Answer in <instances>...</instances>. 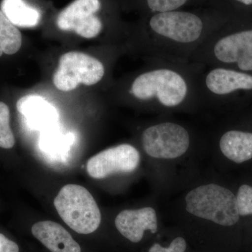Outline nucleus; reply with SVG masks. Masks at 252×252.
Here are the masks:
<instances>
[{
  "instance_id": "nucleus-16",
  "label": "nucleus",
  "mask_w": 252,
  "mask_h": 252,
  "mask_svg": "<svg viewBox=\"0 0 252 252\" xmlns=\"http://www.w3.org/2000/svg\"><path fill=\"white\" fill-rule=\"evenodd\" d=\"M22 46V35L0 10V57L3 54H16Z\"/></svg>"
},
{
  "instance_id": "nucleus-10",
  "label": "nucleus",
  "mask_w": 252,
  "mask_h": 252,
  "mask_svg": "<svg viewBox=\"0 0 252 252\" xmlns=\"http://www.w3.org/2000/svg\"><path fill=\"white\" fill-rule=\"evenodd\" d=\"M202 95L221 97L239 91H252V75L224 67H212L200 78Z\"/></svg>"
},
{
  "instance_id": "nucleus-1",
  "label": "nucleus",
  "mask_w": 252,
  "mask_h": 252,
  "mask_svg": "<svg viewBox=\"0 0 252 252\" xmlns=\"http://www.w3.org/2000/svg\"><path fill=\"white\" fill-rule=\"evenodd\" d=\"M149 26L154 36L157 60L183 63L210 36L203 20L190 11L176 10L154 14Z\"/></svg>"
},
{
  "instance_id": "nucleus-7",
  "label": "nucleus",
  "mask_w": 252,
  "mask_h": 252,
  "mask_svg": "<svg viewBox=\"0 0 252 252\" xmlns=\"http://www.w3.org/2000/svg\"><path fill=\"white\" fill-rule=\"evenodd\" d=\"M190 135L180 124L163 122L150 126L142 135V147L149 157L175 159L182 157L190 146Z\"/></svg>"
},
{
  "instance_id": "nucleus-20",
  "label": "nucleus",
  "mask_w": 252,
  "mask_h": 252,
  "mask_svg": "<svg viewBox=\"0 0 252 252\" xmlns=\"http://www.w3.org/2000/svg\"><path fill=\"white\" fill-rule=\"evenodd\" d=\"M187 243L183 238L178 237L170 243L168 248H163L159 244H154L149 249V252H185Z\"/></svg>"
},
{
  "instance_id": "nucleus-21",
  "label": "nucleus",
  "mask_w": 252,
  "mask_h": 252,
  "mask_svg": "<svg viewBox=\"0 0 252 252\" xmlns=\"http://www.w3.org/2000/svg\"><path fill=\"white\" fill-rule=\"evenodd\" d=\"M0 252H19L17 244L0 233Z\"/></svg>"
},
{
  "instance_id": "nucleus-2",
  "label": "nucleus",
  "mask_w": 252,
  "mask_h": 252,
  "mask_svg": "<svg viewBox=\"0 0 252 252\" xmlns=\"http://www.w3.org/2000/svg\"><path fill=\"white\" fill-rule=\"evenodd\" d=\"M162 62L135 78L130 89L135 98L175 108L192 95H202L200 78H194L183 63Z\"/></svg>"
},
{
  "instance_id": "nucleus-6",
  "label": "nucleus",
  "mask_w": 252,
  "mask_h": 252,
  "mask_svg": "<svg viewBox=\"0 0 252 252\" xmlns=\"http://www.w3.org/2000/svg\"><path fill=\"white\" fill-rule=\"evenodd\" d=\"M104 67L101 61L84 53L70 51L60 58L53 82L59 90L69 92L80 85L93 86L102 80Z\"/></svg>"
},
{
  "instance_id": "nucleus-18",
  "label": "nucleus",
  "mask_w": 252,
  "mask_h": 252,
  "mask_svg": "<svg viewBox=\"0 0 252 252\" xmlns=\"http://www.w3.org/2000/svg\"><path fill=\"white\" fill-rule=\"evenodd\" d=\"M235 195L240 219L252 217V185H240Z\"/></svg>"
},
{
  "instance_id": "nucleus-13",
  "label": "nucleus",
  "mask_w": 252,
  "mask_h": 252,
  "mask_svg": "<svg viewBox=\"0 0 252 252\" xmlns=\"http://www.w3.org/2000/svg\"><path fill=\"white\" fill-rule=\"evenodd\" d=\"M220 152L235 164L252 160V132L230 130L224 132L220 140Z\"/></svg>"
},
{
  "instance_id": "nucleus-22",
  "label": "nucleus",
  "mask_w": 252,
  "mask_h": 252,
  "mask_svg": "<svg viewBox=\"0 0 252 252\" xmlns=\"http://www.w3.org/2000/svg\"><path fill=\"white\" fill-rule=\"evenodd\" d=\"M239 2L245 5H252V0H237Z\"/></svg>"
},
{
  "instance_id": "nucleus-4",
  "label": "nucleus",
  "mask_w": 252,
  "mask_h": 252,
  "mask_svg": "<svg viewBox=\"0 0 252 252\" xmlns=\"http://www.w3.org/2000/svg\"><path fill=\"white\" fill-rule=\"evenodd\" d=\"M54 206L63 221L79 234L94 233L100 225L98 205L82 186H64L54 199Z\"/></svg>"
},
{
  "instance_id": "nucleus-3",
  "label": "nucleus",
  "mask_w": 252,
  "mask_h": 252,
  "mask_svg": "<svg viewBox=\"0 0 252 252\" xmlns=\"http://www.w3.org/2000/svg\"><path fill=\"white\" fill-rule=\"evenodd\" d=\"M185 202L186 210L190 215L221 226H235L241 220L235 193L222 186H200L189 192Z\"/></svg>"
},
{
  "instance_id": "nucleus-14",
  "label": "nucleus",
  "mask_w": 252,
  "mask_h": 252,
  "mask_svg": "<svg viewBox=\"0 0 252 252\" xmlns=\"http://www.w3.org/2000/svg\"><path fill=\"white\" fill-rule=\"evenodd\" d=\"M16 107L30 125L36 128L55 122L57 117L54 107L40 96H24L18 101Z\"/></svg>"
},
{
  "instance_id": "nucleus-8",
  "label": "nucleus",
  "mask_w": 252,
  "mask_h": 252,
  "mask_svg": "<svg viewBox=\"0 0 252 252\" xmlns=\"http://www.w3.org/2000/svg\"><path fill=\"white\" fill-rule=\"evenodd\" d=\"M140 162V154L133 146L123 144L111 147L89 159L86 165L88 174L100 180L117 173L135 171Z\"/></svg>"
},
{
  "instance_id": "nucleus-11",
  "label": "nucleus",
  "mask_w": 252,
  "mask_h": 252,
  "mask_svg": "<svg viewBox=\"0 0 252 252\" xmlns=\"http://www.w3.org/2000/svg\"><path fill=\"white\" fill-rule=\"evenodd\" d=\"M115 225L124 238L132 243H139L143 238L146 230L157 233V212L149 207L138 210H125L117 215Z\"/></svg>"
},
{
  "instance_id": "nucleus-17",
  "label": "nucleus",
  "mask_w": 252,
  "mask_h": 252,
  "mask_svg": "<svg viewBox=\"0 0 252 252\" xmlns=\"http://www.w3.org/2000/svg\"><path fill=\"white\" fill-rule=\"evenodd\" d=\"M15 145V137L10 126V111L4 102H0V147L9 149Z\"/></svg>"
},
{
  "instance_id": "nucleus-19",
  "label": "nucleus",
  "mask_w": 252,
  "mask_h": 252,
  "mask_svg": "<svg viewBox=\"0 0 252 252\" xmlns=\"http://www.w3.org/2000/svg\"><path fill=\"white\" fill-rule=\"evenodd\" d=\"M147 6L154 14L168 12L180 9L188 0H146Z\"/></svg>"
},
{
  "instance_id": "nucleus-15",
  "label": "nucleus",
  "mask_w": 252,
  "mask_h": 252,
  "mask_svg": "<svg viewBox=\"0 0 252 252\" xmlns=\"http://www.w3.org/2000/svg\"><path fill=\"white\" fill-rule=\"evenodd\" d=\"M1 11L18 27L32 28L40 21L39 11L28 6L23 0H3Z\"/></svg>"
},
{
  "instance_id": "nucleus-9",
  "label": "nucleus",
  "mask_w": 252,
  "mask_h": 252,
  "mask_svg": "<svg viewBox=\"0 0 252 252\" xmlns=\"http://www.w3.org/2000/svg\"><path fill=\"white\" fill-rule=\"evenodd\" d=\"M99 0H75L58 16V27L63 31H74L78 35L91 39L102 31V24L96 13L100 9Z\"/></svg>"
},
{
  "instance_id": "nucleus-12",
  "label": "nucleus",
  "mask_w": 252,
  "mask_h": 252,
  "mask_svg": "<svg viewBox=\"0 0 252 252\" xmlns=\"http://www.w3.org/2000/svg\"><path fill=\"white\" fill-rule=\"evenodd\" d=\"M33 236L51 252H81L80 245L63 225L42 220L32 227Z\"/></svg>"
},
{
  "instance_id": "nucleus-5",
  "label": "nucleus",
  "mask_w": 252,
  "mask_h": 252,
  "mask_svg": "<svg viewBox=\"0 0 252 252\" xmlns=\"http://www.w3.org/2000/svg\"><path fill=\"white\" fill-rule=\"evenodd\" d=\"M191 57L202 64H236L241 72H252V29L210 36Z\"/></svg>"
}]
</instances>
